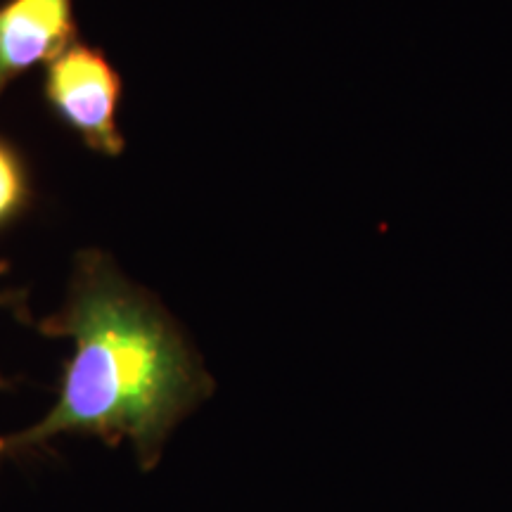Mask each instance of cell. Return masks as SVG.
I'll return each mask as SVG.
<instances>
[{
	"label": "cell",
	"mask_w": 512,
	"mask_h": 512,
	"mask_svg": "<svg viewBox=\"0 0 512 512\" xmlns=\"http://www.w3.org/2000/svg\"><path fill=\"white\" fill-rule=\"evenodd\" d=\"M79 41L74 0H3L0 3V98L38 64Z\"/></svg>",
	"instance_id": "obj_3"
},
{
	"label": "cell",
	"mask_w": 512,
	"mask_h": 512,
	"mask_svg": "<svg viewBox=\"0 0 512 512\" xmlns=\"http://www.w3.org/2000/svg\"><path fill=\"white\" fill-rule=\"evenodd\" d=\"M34 328L72 339L74 354L64 361L55 406L29 430L0 437V456L34 453L62 434L112 448L128 439L147 472L178 422L214 392L178 320L100 249L76 254L67 302Z\"/></svg>",
	"instance_id": "obj_1"
},
{
	"label": "cell",
	"mask_w": 512,
	"mask_h": 512,
	"mask_svg": "<svg viewBox=\"0 0 512 512\" xmlns=\"http://www.w3.org/2000/svg\"><path fill=\"white\" fill-rule=\"evenodd\" d=\"M34 204V176L24 152L0 136V233L15 226Z\"/></svg>",
	"instance_id": "obj_4"
},
{
	"label": "cell",
	"mask_w": 512,
	"mask_h": 512,
	"mask_svg": "<svg viewBox=\"0 0 512 512\" xmlns=\"http://www.w3.org/2000/svg\"><path fill=\"white\" fill-rule=\"evenodd\" d=\"M121 93L124 81L100 48L76 41L46 64L43 100L50 114L98 155L119 157L126 147L117 121Z\"/></svg>",
	"instance_id": "obj_2"
},
{
	"label": "cell",
	"mask_w": 512,
	"mask_h": 512,
	"mask_svg": "<svg viewBox=\"0 0 512 512\" xmlns=\"http://www.w3.org/2000/svg\"><path fill=\"white\" fill-rule=\"evenodd\" d=\"M8 271H10V264L5 259H0V278H3V275ZM0 306H10L12 311L19 313V318L27 316V311H24V297H22V294H17V292L0 294ZM5 387H8V384H5L3 377H0V389H5Z\"/></svg>",
	"instance_id": "obj_5"
}]
</instances>
